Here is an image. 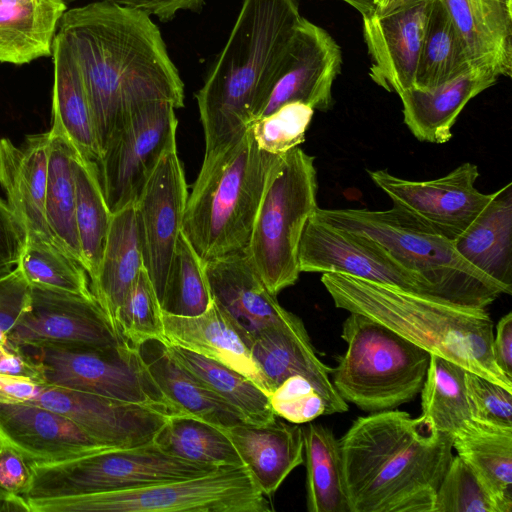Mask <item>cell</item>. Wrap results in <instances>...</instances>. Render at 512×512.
Here are the masks:
<instances>
[{"mask_svg":"<svg viewBox=\"0 0 512 512\" xmlns=\"http://www.w3.org/2000/svg\"><path fill=\"white\" fill-rule=\"evenodd\" d=\"M497 3L508 9L509 11H512V0H495Z\"/></svg>","mask_w":512,"mask_h":512,"instance_id":"58","label":"cell"},{"mask_svg":"<svg viewBox=\"0 0 512 512\" xmlns=\"http://www.w3.org/2000/svg\"><path fill=\"white\" fill-rule=\"evenodd\" d=\"M49 141V131L27 135L19 146L1 138L0 186L25 231L26 241L62 250L50 230L45 211Z\"/></svg>","mask_w":512,"mask_h":512,"instance_id":"22","label":"cell"},{"mask_svg":"<svg viewBox=\"0 0 512 512\" xmlns=\"http://www.w3.org/2000/svg\"><path fill=\"white\" fill-rule=\"evenodd\" d=\"M30 463L32 480L26 499L133 489L196 478L218 468L175 457L154 441L134 447L102 449L60 461Z\"/></svg>","mask_w":512,"mask_h":512,"instance_id":"10","label":"cell"},{"mask_svg":"<svg viewBox=\"0 0 512 512\" xmlns=\"http://www.w3.org/2000/svg\"><path fill=\"white\" fill-rule=\"evenodd\" d=\"M75 1V0H65ZM109 2L129 9L156 16L161 22L172 20L179 11L199 12L205 0H94Z\"/></svg>","mask_w":512,"mask_h":512,"instance_id":"51","label":"cell"},{"mask_svg":"<svg viewBox=\"0 0 512 512\" xmlns=\"http://www.w3.org/2000/svg\"><path fill=\"white\" fill-rule=\"evenodd\" d=\"M465 387L473 421L512 428V391L467 370Z\"/></svg>","mask_w":512,"mask_h":512,"instance_id":"47","label":"cell"},{"mask_svg":"<svg viewBox=\"0 0 512 512\" xmlns=\"http://www.w3.org/2000/svg\"><path fill=\"white\" fill-rule=\"evenodd\" d=\"M225 430L266 496H272L292 470L304 462V434L299 424H286L276 417L267 423L243 422Z\"/></svg>","mask_w":512,"mask_h":512,"instance_id":"25","label":"cell"},{"mask_svg":"<svg viewBox=\"0 0 512 512\" xmlns=\"http://www.w3.org/2000/svg\"><path fill=\"white\" fill-rule=\"evenodd\" d=\"M41 367L48 385L147 405L180 415L161 393L139 348L38 344L22 348Z\"/></svg>","mask_w":512,"mask_h":512,"instance_id":"11","label":"cell"},{"mask_svg":"<svg viewBox=\"0 0 512 512\" xmlns=\"http://www.w3.org/2000/svg\"><path fill=\"white\" fill-rule=\"evenodd\" d=\"M341 64V49L332 36L301 17L282 66L253 121L290 102L328 111L333 105L332 86Z\"/></svg>","mask_w":512,"mask_h":512,"instance_id":"18","label":"cell"},{"mask_svg":"<svg viewBox=\"0 0 512 512\" xmlns=\"http://www.w3.org/2000/svg\"><path fill=\"white\" fill-rule=\"evenodd\" d=\"M433 512H497L471 467L453 456L438 487Z\"/></svg>","mask_w":512,"mask_h":512,"instance_id":"45","label":"cell"},{"mask_svg":"<svg viewBox=\"0 0 512 512\" xmlns=\"http://www.w3.org/2000/svg\"><path fill=\"white\" fill-rule=\"evenodd\" d=\"M163 324L165 343L228 366L253 380L270 395L268 382L254 362L249 347L214 300L206 311L196 316L163 312Z\"/></svg>","mask_w":512,"mask_h":512,"instance_id":"26","label":"cell"},{"mask_svg":"<svg viewBox=\"0 0 512 512\" xmlns=\"http://www.w3.org/2000/svg\"><path fill=\"white\" fill-rule=\"evenodd\" d=\"M51 135L67 140L85 158L97 161L100 149L93 115L76 56L57 31L53 42Z\"/></svg>","mask_w":512,"mask_h":512,"instance_id":"27","label":"cell"},{"mask_svg":"<svg viewBox=\"0 0 512 512\" xmlns=\"http://www.w3.org/2000/svg\"><path fill=\"white\" fill-rule=\"evenodd\" d=\"M452 445L485 487L497 512H511L512 428L472 420L453 435Z\"/></svg>","mask_w":512,"mask_h":512,"instance_id":"33","label":"cell"},{"mask_svg":"<svg viewBox=\"0 0 512 512\" xmlns=\"http://www.w3.org/2000/svg\"><path fill=\"white\" fill-rule=\"evenodd\" d=\"M249 349L271 392L288 377L301 375L323 397L327 414L348 410L347 402L331 382L332 368L319 359L302 320L295 314L288 312L267 326Z\"/></svg>","mask_w":512,"mask_h":512,"instance_id":"20","label":"cell"},{"mask_svg":"<svg viewBox=\"0 0 512 512\" xmlns=\"http://www.w3.org/2000/svg\"><path fill=\"white\" fill-rule=\"evenodd\" d=\"M346 352L331 382L346 402L369 413L392 410L421 392L430 353L386 326L350 312L342 324Z\"/></svg>","mask_w":512,"mask_h":512,"instance_id":"7","label":"cell"},{"mask_svg":"<svg viewBox=\"0 0 512 512\" xmlns=\"http://www.w3.org/2000/svg\"><path fill=\"white\" fill-rule=\"evenodd\" d=\"M31 512H271L245 465L133 489L27 499Z\"/></svg>","mask_w":512,"mask_h":512,"instance_id":"9","label":"cell"},{"mask_svg":"<svg viewBox=\"0 0 512 512\" xmlns=\"http://www.w3.org/2000/svg\"><path fill=\"white\" fill-rule=\"evenodd\" d=\"M212 301L205 261L181 231L159 301L162 312L175 316H196L206 311Z\"/></svg>","mask_w":512,"mask_h":512,"instance_id":"41","label":"cell"},{"mask_svg":"<svg viewBox=\"0 0 512 512\" xmlns=\"http://www.w3.org/2000/svg\"><path fill=\"white\" fill-rule=\"evenodd\" d=\"M125 342L139 348L151 340L165 341L163 312L144 266L129 287L115 320Z\"/></svg>","mask_w":512,"mask_h":512,"instance_id":"43","label":"cell"},{"mask_svg":"<svg viewBox=\"0 0 512 512\" xmlns=\"http://www.w3.org/2000/svg\"><path fill=\"white\" fill-rule=\"evenodd\" d=\"M396 1H399V0H373V3H374V8L383 9Z\"/></svg>","mask_w":512,"mask_h":512,"instance_id":"57","label":"cell"},{"mask_svg":"<svg viewBox=\"0 0 512 512\" xmlns=\"http://www.w3.org/2000/svg\"><path fill=\"white\" fill-rule=\"evenodd\" d=\"M139 352L163 396L180 415L227 429L244 417L170 354L165 342L147 341Z\"/></svg>","mask_w":512,"mask_h":512,"instance_id":"28","label":"cell"},{"mask_svg":"<svg viewBox=\"0 0 512 512\" xmlns=\"http://www.w3.org/2000/svg\"><path fill=\"white\" fill-rule=\"evenodd\" d=\"M154 442L184 460L213 466L243 465L225 429L188 415H173Z\"/></svg>","mask_w":512,"mask_h":512,"instance_id":"39","label":"cell"},{"mask_svg":"<svg viewBox=\"0 0 512 512\" xmlns=\"http://www.w3.org/2000/svg\"><path fill=\"white\" fill-rule=\"evenodd\" d=\"M44 385L28 378L0 374V402L29 403Z\"/></svg>","mask_w":512,"mask_h":512,"instance_id":"54","label":"cell"},{"mask_svg":"<svg viewBox=\"0 0 512 512\" xmlns=\"http://www.w3.org/2000/svg\"><path fill=\"white\" fill-rule=\"evenodd\" d=\"M0 512H31L24 496L9 493L0 487Z\"/></svg>","mask_w":512,"mask_h":512,"instance_id":"55","label":"cell"},{"mask_svg":"<svg viewBox=\"0 0 512 512\" xmlns=\"http://www.w3.org/2000/svg\"><path fill=\"white\" fill-rule=\"evenodd\" d=\"M32 480L31 463L19 451L3 442L0 448V487L25 497Z\"/></svg>","mask_w":512,"mask_h":512,"instance_id":"50","label":"cell"},{"mask_svg":"<svg viewBox=\"0 0 512 512\" xmlns=\"http://www.w3.org/2000/svg\"><path fill=\"white\" fill-rule=\"evenodd\" d=\"M453 436L396 409L358 417L339 439L350 512H433Z\"/></svg>","mask_w":512,"mask_h":512,"instance_id":"2","label":"cell"},{"mask_svg":"<svg viewBox=\"0 0 512 512\" xmlns=\"http://www.w3.org/2000/svg\"><path fill=\"white\" fill-rule=\"evenodd\" d=\"M205 268L214 302L249 348L262 330L289 312L267 288L245 249L207 261Z\"/></svg>","mask_w":512,"mask_h":512,"instance_id":"21","label":"cell"},{"mask_svg":"<svg viewBox=\"0 0 512 512\" xmlns=\"http://www.w3.org/2000/svg\"><path fill=\"white\" fill-rule=\"evenodd\" d=\"M355 8L361 15L369 14L374 10L373 0H341Z\"/></svg>","mask_w":512,"mask_h":512,"instance_id":"56","label":"cell"},{"mask_svg":"<svg viewBox=\"0 0 512 512\" xmlns=\"http://www.w3.org/2000/svg\"><path fill=\"white\" fill-rule=\"evenodd\" d=\"M30 290L17 265L0 272V344L13 346L9 335L28 307Z\"/></svg>","mask_w":512,"mask_h":512,"instance_id":"48","label":"cell"},{"mask_svg":"<svg viewBox=\"0 0 512 512\" xmlns=\"http://www.w3.org/2000/svg\"><path fill=\"white\" fill-rule=\"evenodd\" d=\"M473 68L444 3L433 0L414 86L431 89Z\"/></svg>","mask_w":512,"mask_h":512,"instance_id":"38","label":"cell"},{"mask_svg":"<svg viewBox=\"0 0 512 512\" xmlns=\"http://www.w3.org/2000/svg\"><path fill=\"white\" fill-rule=\"evenodd\" d=\"M469 263L512 292V185L493 199L454 241Z\"/></svg>","mask_w":512,"mask_h":512,"instance_id":"30","label":"cell"},{"mask_svg":"<svg viewBox=\"0 0 512 512\" xmlns=\"http://www.w3.org/2000/svg\"><path fill=\"white\" fill-rule=\"evenodd\" d=\"M321 282L337 308L386 326L430 353L512 391V379L492 353L493 321L486 308L455 304L393 285L341 273Z\"/></svg>","mask_w":512,"mask_h":512,"instance_id":"4","label":"cell"},{"mask_svg":"<svg viewBox=\"0 0 512 512\" xmlns=\"http://www.w3.org/2000/svg\"><path fill=\"white\" fill-rule=\"evenodd\" d=\"M2 445H3V441L0 439V448H1Z\"/></svg>","mask_w":512,"mask_h":512,"instance_id":"59","label":"cell"},{"mask_svg":"<svg viewBox=\"0 0 512 512\" xmlns=\"http://www.w3.org/2000/svg\"><path fill=\"white\" fill-rule=\"evenodd\" d=\"M49 135L45 198L47 221L60 248L84 268L75 220L74 146L60 136Z\"/></svg>","mask_w":512,"mask_h":512,"instance_id":"36","label":"cell"},{"mask_svg":"<svg viewBox=\"0 0 512 512\" xmlns=\"http://www.w3.org/2000/svg\"><path fill=\"white\" fill-rule=\"evenodd\" d=\"M143 267L135 203L112 213L101 261L91 291L114 323L129 287ZM115 325V323H114Z\"/></svg>","mask_w":512,"mask_h":512,"instance_id":"31","label":"cell"},{"mask_svg":"<svg viewBox=\"0 0 512 512\" xmlns=\"http://www.w3.org/2000/svg\"><path fill=\"white\" fill-rule=\"evenodd\" d=\"M19 348L38 344H127L95 297L31 287L28 307L9 335Z\"/></svg>","mask_w":512,"mask_h":512,"instance_id":"16","label":"cell"},{"mask_svg":"<svg viewBox=\"0 0 512 512\" xmlns=\"http://www.w3.org/2000/svg\"><path fill=\"white\" fill-rule=\"evenodd\" d=\"M433 0H399L362 15L370 77L400 95L414 86Z\"/></svg>","mask_w":512,"mask_h":512,"instance_id":"19","label":"cell"},{"mask_svg":"<svg viewBox=\"0 0 512 512\" xmlns=\"http://www.w3.org/2000/svg\"><path fill=\"white\" fill-rule=\"evenodd\" d=\"M322 221L361 234L425 281L435 297L486 308L508 290L462 257L449 240L392 207L388 210L317 208Z\"/></svg>","mask_w":512,"mask_h":512,"instance_id":"6","label":"cell"},{"mask_svg":"<svg viewBox=\"0 0 512 512\" xmlns=\"http://www.w3.org/2000/svg\"><path fill=\"white\" fill-rule=\"evenodd\" d=\"M300 272L341 273L435 297L429 285L361 234L334 227L315 212L299 245ZM437 298V297H436Z\"/></svg>","mask_w":512,"mask_h":512,"instance_id":"14","label":"cell"},{"mask_svg":"<svg viewBox=\"0 0 512 512\" xmlns=\"http://www.w3.org/2000/svg\"><path fill=\"white\" fill-rule=\"evenodd\" d=\"M269 398L274 414L290 423H309L327 414L323 397L301 375L285 379L270 393Z\"/></svg>","mask_w":512,"mask_h":512,"instance_id":"46","label":"cell"},{"mask_svg":"<svg viewBox=\"0 0 512 512\" xmlns=\"http://www.w3.org/2000/svg\"><path fill=\"white\" fill-rule=\"evenodd\" d=\"M17 266L30 287L94 297L86 270L59 248L26 241Z\"/></svg>","mask_w":512,"mask_h":512,"instance_id":"42","label":"cell"},{"mask_svg":"<svg viewBox=\"0 0 512 512\" xmlns=\"http://www.w3.org/2000/svg\"><path fill=\"white\" fill-rule=\"evenodd\" d=\"M0 439L30 462H53L108 447L60 413L31 403L0 402Z\"/></svg>","mask_w":512,"mask_h":512,"instance_id":"23","label":"cell"},{"mask_svg":"<svg viewBox=\"0 0 512 512\" xmlns=\"http://www.w3.org/2000/svg\"><path fill=\"white\" fill-rule=\"evenodd\" d=\"M175 109L168 101L144 103L109 139L96 165L111 213L137 201L163 153L176 144Z\"/></svg>","mask_w":512,"mask_h":512,"instance_id":"12","label":"cell"},{"mask_svg":"<svg viewBox=\"0 0 512 512\" xmlns=\"http://www.w3.org/2000/svg\"><path fill=\"white\" fill-rule=\"evenodd\" d=\"M279 156L260 150L248 128L236 142L204 157L182 221V232L203 261L246 249Z\"/></svg>","mask_w":512,"mask_h":512,"instance_id":"5","label":"cell"},{"mask_svg":"<svg viewBox=\"0 0 512 512\" xmlns=\"http://www.w3.org/2000/svg\"><path fill=\"white\" fill-rule=\"evenodd\" d=\"M65 0H0V62L22 65L52 56Z\"/></svg>","mask_w":512,"mask_h":512,"instance_id":"32","label":"cell"},{"mask_svg":"<svg viewBox=\"0 0 512 512\" xmlns=\"http://www.w3.org/2000/svg\"><path fill=\"white\" fill-rule=\"evenodd\" d=\"M26 242L21 224L0 197V272L14 268Z\"/></svg>","mask_w":512,"mask_h":512,"instance_id":"49","label":"cell"},{"mask_svg":"<svg viewBox=\"0 0 512 512\" xmlns=\"http://www.w3.org/2000/svg\"><path fill=\"white\" fill-rule=\"evenodd\" d=\"M58 32L81 71L100 155L128 115L151 101L184 106V84L150 16L109 2L66 10Z\"/></svg>","mask_w":512,"mask_h":512,"instance_id":"1","label":"cell"},{"mask_svg":"<svg viewBox=\"0 0 512 512\" xmlns=\"http://www.w3.org/2000/svg\"><path fill=\"white\" fill-rule=\"evenodd\" d=\"M302 16L299 0H243L228 40L195 95L208 157L253 122Z\"/></svg>","mask_w":512,"mask_h":512,"instance_id":"3","label":"cell"},{"mask_svg":"<svg viewBox=\"0 0 512 512\" xmlns=\"http://www.w3.org/2000/svg\"><path fill=\"white\" fill-rule=\"evenodd\" d=\"M0 374L46 384L41 367L22 348L0 344Z\"/></svg>","mask_w":512,"mask_h":512,"instance_id":"52","label":"cell"},{"mask_svg":"<svg viewBox=\"0 0 512 512\" xmlns=\"http://www.w3.org/2000/svg\"><path fill=\"white\" fill-rule=\"evenodd\" d=\"M188 188L176 144L166 150L135 202L143 266L158 300L182 231Z\"/></svg>","mask_w":512,"mask_h":512,"instance_id":"15","label":"cell"},{"mask_svg":"<svg viewBox=\"0 0 512 512\" xmlns=\"http://www.w3.org/2000/svg\"><path fill=\"white\" fill-rule=\"evenodd\" d=\"M166 345L178 363L236 409L247 422L263 424L277 417L271 408L269 395L250 378L193 351Z\"/></svg>","mask_w":512,"mask_h":512,"instance_id":"35","label":"cell"},{"mask_svg":"<svg viewBox=\"0 0 512 512\" xmlns=\"http://www.w3.org/2000/svg\"><path fill=\"white\" fill-rule=\"evenodd\" d=\"M73 172L76 228L84 268L91 281L101 261L112 213L104 198L96 162L82 156L75 147Z\"/></svg>","mask_w":512,"mask_h":512,"instance_id":"37","label":"cell"},{"mask_svg":"<svg viewBox=\"0 0 512 512\" xmlns=\"http://www.w3.org/2000/svg\"><path fill=\"white\" fill-rule=\"evenodd\" d=\"M492 353L498 368L512 379V312L501 317L496 325Z\"/></svg>","mask_w":512,"mask_h":512,"instance_id":"53","label":"cell"},{"mask_svg":"<svg viewBox=\"0 0 512 512\" xmlns=\"http://www.w3.org/2000/svg\"><path fill=\"white\" fill-rule=\"evenodd\" d=\"M462 39L472 67L499 76L512 72V11L495 0H441Z\"/></svg>","mask_w":512,"mask_h":512,"instance_id":"29","label":"cell"},{"mask_svg":"<svg viewBox=\"0 0 512 512\" xmlns=\"http://www.w3.org/2000/svg\"><path fill=\"white\" fill-rule=\"evenodd\" d=\"M314 157L296 147L271 167L254 219L246 252L275 295L300 275L298 252L308 219L317 205Z\"/></svg>","mask_w":512,"mask_h":512,"instance_id":"8","label":"cell"},{"mask_svg":"<svg viewBox=\"0 0 512 512\" xmlns=\"http://www.w3.org/2000/svg\"><path fill=\"white\" fill-rule=\"evenodd\" d=\"M29 403L62 414L93 439L112 448L154 441L173 416L147 405L48 384Z\"/></svg>","mask_w":512,"mask_h":512,"instance_id":"17","label":"cell"},{"mask_svg":"<svg viewBox=\"0 0 512 512\" xmlns=\"http://www.w3.org/2000/svg\"><path fill=\"white\" fill-rule=\"evenodd\" d=\"M499 77L492 68L473 67L431 89L412 86L399 95L404 123L419 141L446 143L452 138V127L466 104L493 86Z\"/></svg>","mask_w":512,"mask_h":512,"instance_id":"24","label":"cell"},{"mask_svg":"<svg viewBox=\"0 0 512 512\" xmlns=\"http://www.w3.org/2000/svg\"><path fill=\"white\" fill-rule=\"evenodd\" d=\"M368 174L392 200L394 208L452 241L470 226L495 195L476 188L480 173L477 165L470 162L432 180H407L387 170H369Z\"/></svg>","mask_w":512,"mask_h":512,"instance_id":"13","label":"cell"},{"mask_svg":"<svg viewBox=\"0 0 512 512\" xmlns=\"http://www.w3.org/2000/svg\"><path fill=\"white\" fill-rule=\"evenodd\" d=\"M306 504L309 512H350L339 440L323 424L303 428Z\"/></svg>","mask_w":512,"mask_h":512,"instance_id":"34","label":"cell"},{"mask_svg":"<svg viewBox=\"0 0 512 512\" xmlns=\"http://www.w3.org/2000/svg\"><path fill=\"white\" fill-rule=\"evenodd\" d=\"M466 370L437 355H431L421 389L422 415L450 435L472 421L465 387Z\"/></svg>","mask_w":512,"mask_h":512,"instance_id":"40","label":"cell"},{"mask_svg":"<svg viewBox=\"0 0 512 512\" xmlns=\"http://www.w3.org/2000/svg\"><path fill=\"white\" fill-rule=\"evenodd\" d=\"M314 109L302 102H290L256 119L249 126L260 150L282 155L305 141Z\"/></svg>","mask_w":512,"mask_h":512,"instance_id":"44","label":"cell"}]
</instances>
